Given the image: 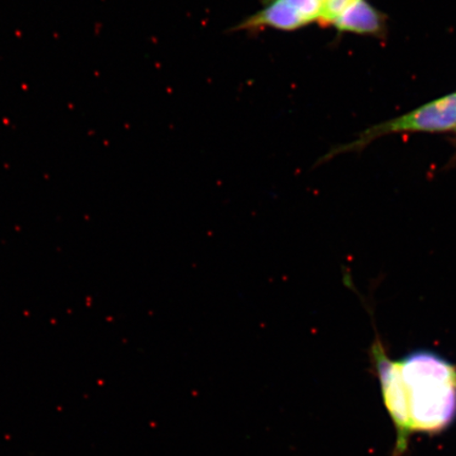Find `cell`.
I'll return each mask as SVG.
<instances>
[{
	"mask_svg": "<svg viewBox=\"0 0 456 456\" xmlns=\"http://www.w3.org/2000/svg\"><path fill=\"white\" fill-rule=\"evenodd\" d=\"M372 355L385 406L396 428L395 455L406 452L413 432L437 433L456 419V367L436 353L419 350L398 361L374 345Z\"/></svg>",
	"mask_w": 456,
	"mask_h": 456,
	"instance_id": "obj_1",
	"label": "cell"
},
{
	"mask_svg": "<svg viewBox=\"0 0 456 456\" xmlns=\"http://www.w3.org/2000/svg\"><path fill=\"white\" fill-rule=\"evenodd\" d=\"M456 127V94L444 96L406 114L395 121L381 125L370 130V135H379L399 131H436L452 130Z\"/></svg>",
	"mask_w": 456,
	"mask_h": 456,
	"instance_id": "obj_2",
	"label": "cell"
},
{
	"mask_svg": "<svg viewBox=\"0 0 456 456\" xmlns=\"http://www.w3.org/2000/svg\"><path fill=\"white\" fill-rule=\"evenodd\" d=\"M333 26L341 32L379 33L383 28L380 14L366 0H351Z\"/></svg>",
	"mask_w": 456,
	"mask_h": 456,
	"instance_id": "obj_3",
	"label": "cell"
}]
</instances>
